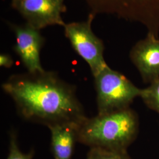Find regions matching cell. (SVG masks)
<instances>
[{
    "instance_id": "cell-10",
    "label": "cell",
    "mask_w": 159,
    "mask_h": 159,
    "mask_svg": "<svg viewBox=\"0 0 159 159\" xmlns=\"http://www.w3.org/2000/svg\"><path fill=\"white\" fill-rule=\"evenodd\" d=\"M150 84L148 88L142 89L140 97L149 108L159 114V77Z\"/></svg>"
},
{
    "instance_id": "cell-1",
    "label": "cell",
    "mask_w": 159,
    "mask_h": 159,
    "mask_svg": "<svg viewBox=\"0 0 159 159\" xmlns=\"http://www.w3.org/2000/svg\"><path fill=\"white\" fill-rule=\"evenodd\" d=\"M24 119L48 127L80 125L87 118L75 86L51 71L11 75L2 85Z\"/></svg>"
},
{
    "instance_id": "cell-11",
    "label": "cell",
    "mask_w": 159,
    "mask_h": 159,
    "mask_svg": "<svg viewBox=\"0 0 159 159\" xmlns=\"http://www.w3.org/2000/svg\"><path fill=\"white\" fill-rule=\"evenodd\" d=\"M87 159H131L127 151L109 150L102 148H90Z\"/></svg>"
},
{
    "instance_id": "cell-8",
    "label": "cell",
    "mask_w": 159,
    "mask_h": 159,
    "mask_svg": "<svg viewBox=\"0 0 159 159\" xmlns=\"http://www.w3.org/2000/svg\"><path fill=\"white\" fill-rule=\"evenodd\" d=\"M131 61L146 83H151L159 77V39L153 35L137 42L130 52Z\"/></svg>"
},
{
    "instance_id": "cell-3",
    "label": "cell",
    "mask_w": 159,
    "mask_h": 159,
    "mask_svg": "<svg viewBox=\"0 0 159 159\" xmlns=\"http://www.w3.org/2000/svg\"><path fill=\"white\" fill-rule=\"evenodd\" d=\"M98 114L129 108L142 89L137 88L124 75L108 66L94 77Z\"/></svg>"
},
{
    "instance_id": "cell-2",
    "label": "cell",
    "mask_w": 159,
    "mask_h": 159,
    "mask_svg": "<svg viewBox=\"0 0 159 159\" xmlns=\"http://www.w3.org/2000/svg\"><path fill=\"white\" fill-rule=\"evenodd\" d=\"M138 130V116L129 107L87 117L78 129L77 142L90 148L127 151Z\"/></svg>"
},
{
    "instance_id": "cell-7",
    "label": "cell",
    "mask_w": 159,
    "mask_h": 159,
    "mask_svg": "<svg viewBox=\"0 0 159 159\" xmlns=\"http://www.w3.org/2000/svg\"><path fill=\"white\" fill-rule=\"evenodd\" d=\"M16 39L14 50L19 56L28 72L43 71L40 60V52L44 39L40 30L26 23L23 25H11Z\"/></svg>"
},
{
    "instance_id": "cell-9",
    "label": "cell",
    "mask_w": 159,
    "mask_h": 159,
    "mask_svg": "<svg viewBox=\"0 0 159 159\" xmlns=\"http://www.w3.org/2000/svg\"><path fill=\"white\" fill-rule=\"evenodd\" d=\"M79 125H58L48 129L51 131V150L54 159H71L77 142Z\"/></svg>"
},
{
    "instance_id": "cell-12",
    "label": "cell",
    "mask_w": 159,
    "mask_h": 159,
    "mask_svg": "<svg viewBox=\"0 0 159 159\" xmlns=\"http://www.w3.org/2000/svg\"><path fill=\"white\" fill-rule=\"evenodd\" d=\"M34 151L31 150L29 153H24L19 148L16 135L13 132L10 134L9 153L7 159H32Z\"/></svg>"
},
{
    "instance_id": "cell-4",
    "label": "cell",
    "mask_w": 159,
    "mask_h": 159,
    "mask_svg": "<svg viewBox=\"0 0 159 159\" xmlns=\"http://www.w3.org/2000/svg\"><path fill=\"white\" fill-rule=\"evenodd\" d=\"M92 14L113 15L140 23L148 34L159 37V0H84Z\"/></svg>"
},
{
    "instance_id": "cell-5",
    "label": "cell",
    "mask_w": 159,
    "mask_h": 159,
    "mask_svg": "<svg viewBox=\"0 0 159 159\" xmlns=\"http://www.w3.org/2000/svg\"><path fill=\"white\" fill-rule=\"evenodd\" d=\"M94 17L95 15L90 13L85 21L68 23L64 26L66 36L74 50L88 64L94 77L108 66L104 58L102 40L91 29Z\"/></svg>"
},
{
    "instance_id": "cell-13",
    "label": "cell",
    "mask_w": 159,
    "mask_h": 159,
    "mask_svg": "<svg viewBox=\"0 0 159 159\" xmlns=\"http://www.w3.org/2000/svg\"><path fill=\"white\" fill-rule=\"evenodd\" d=\"M14 64V61L12 57L7 54H1L0 55V66L10 68Z\"/></svg>"
},
{
    "instance_id": "cell-6",
    "label": "cell",
    "mask_w": 159,
    "mask_h": 159,
    "mask_svg": "<svg viewBox=\"0 0 159 159\" xmlns=\"http://www.w3.org/2000/svg\"><path fill=\"white\" fill-rule=\"evenodd\" d=\"M65 0H12V7L38 30L50 25L64 27L61 14L66 11Z\"/></svg>"
}]
</instances>
